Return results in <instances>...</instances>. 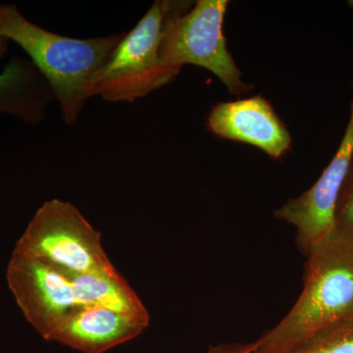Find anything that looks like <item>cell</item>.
Returning a JSON list of instances; mask_svg holds the SVG:
<instances>
[{"instance_id": "1", "label": "cell", "mask_w": 353, "mask_h": 353, "mask_svg": "<svg viewBox=\"0 0 353 353\" xmlns=\"http://www.w3.org/2000/svg\"><path fill=\"white\" fill-rule=\"evenodd\" d=\"M6 280L26 320L46 341L67 317L92 305L114 309L150 326L148 308L119 272L74 274L13 252Z\"/></svg>"}, {"instance_id": "2", "label": "cell", "mask_w": 353, "mask_h": 353, "mask_svg": "<svg viewBox=\"0 0 353 353\" xmlns=\"http://www.w3.org/2000/svg\"><path fill=\"white\" fill-rule=\"evenodd\" d=\"M303 290L252 353H287L323 330L353 319V236L334 231L306 252Z\"/></svg>"}, {"instance_id": "3", "label": "cell", "mask_w": 353, "mask_h": 353, "mask_svg": "<svg viewBox=\"0 0 353 353\" xmlns=\"http://www.w3.org/2000/svg\"><path fill=\"white\" fill-rule=\"evenodd\" d=\"M126 32L92 39H74L48 31L20 12L0 4V34L31 58L52 90L66 125H75L88 99L90 82L106 64Z\"/></svg>"}, {"instance_id": "4", "label": "cell", "mask_w": 353, "mask_h": 353, "mask_svg": "<svg viewBox=\"0 0 353 353\" xmlns=\"http://www.w3.org/2000/svg\"><path fill=\"white\" fill-rule=\"evenodd\" d=\"M227 0L168 1L160 58L168 66L201 67L214 74L230 94L243 95L252 85L243 82L241 70L227 48L223 32Z\"/></svg>"}, {"instance_id": "5", "label": "cell", "mask_w": 353, "mask_h": 353, "mask_svg": "<svg viewBox=\"0 0 353 353\" xmlns=\"http://www.w3.org/2000/svg\"><path fill=\"white\" fill-rule=\"evenodd\" d=\"M14 253L83 275L118 273L102 245V234L68 201L43 202L28 225Z\"/></svg>"}, {"instance_id": "6", "label": "cell", "mask_w": 353, "mask_h": 353, "mask_svg": "<svg viewBox=\"0 0 353 353\" xmlns=\"http://www.w3.org/2000/svg\"><path fill=\"white\" fill-rule=\"evenodd\" d=\"M168 1H155L132 31L126 32L106 64L90 82V97L134 102L171 83L180 68L160 58Z\"/></svg>"}, {"instance_id": "7", "label": "cell", "mask_w": 353, "mask_h": 353, "mask_svg": "<svg viewBox=\"0 0 353 353\" xmlns=\"http://www.w3.org/2000/svg\"><path fill=\"white\" fill-rule=\"evenodd\" d=\"M353 155V99L350 117L336 154L317 182L303 194L290 199L274 212L279 220L296 228L299 248L306 252L336 231V202Z\"/></svg>"}, {"instance_id": "8", "label": "cell", "mask_w": 353, "mask_h": 353, "mask_svg": "<svg viewBox=\"0 0 353 353\" xmlns=\"http://www.w3.org/2000/svg\"><path fill=\"white\" fill-rule=\"evenodd\" d=\"M208 126L216 136L255 146L273 159L284 157L292 145L284 123L260 95L217 104Z\"/></svg>"}, {"instance_id": "9", "label": "cell", "mask_w": 353, "mask_h": 353, "mask_svg": "<svg viewBox=\"0 0 353 353\" xmlns=\"http://www.w3.org/2000/svg\"><path fill=\"white\" fill-rule=\"evenodd\" d=\"M148 326L114 309L92 305L67 317L48 341H57L83 353H105L134 340Z\"/></svg>"}, {"instance_id": "10", "label": "cell", "mask_w": 353, "mask_h": 353, "mask_svg": "<svg viewBox=\"0 0 353 353\" xmlns=\"http://www.w3.org/2000/svg\"><path fill=\"white\" fill-rule=\"evenodd\" d=\"M53 99L50 83L31 60L14 57L0 73V113L36 126Z\"/></svg>"}, {"instance_id": "11", "label": "cell", "mask_w": 353, "mask_h": 353, "mask_svg": "<svg viewBox=\"0 0 353 353\" xmlns=\"http://www.w3.org/2000/svg\"><path fill=\"white\" fill-rule=\"evenodd\" d=\"M287 353H353V319L323 330Z\"/></svg>"}, {"instance_id": "12", "label": "cell", "mask_w": 353, "mask_h": 353, "mask_svg": "<svg viewBox=\"0 0 353 353\" xmlns=\"http://www.w3.org/2000/svg\"><path fill=\"white\" fill-rule=\"evenodd\" d=\"M336 230L353 236V155L334 212Z\"/></svg>"}, {"instance_id": "13", "label": "cell", "mask_w": 353, "mask_h": 353, "mask_svg": "<svg viewBox=\"0 0 353 353\" xmlns=\"http://www.w3.org/2000/svg\"><path fill=\"white\" fill-rule=\"evenodd\" d=\"M254 343H221V345H211L203 353H252Z\"/></svg>"}, {"instance_id": "14", "label": "cell", "mask_w": 353, "mask_h": 353, "mask_svg": "<svg viewBox=\"0 0 353 353\" xmlns=\"http://www.w3.org/2000/svg\"><path fill=\"white\" fill-rule=\"evenodd\" d=\"M8 39L4 38V37H2L1 34H0V60L6 57L7 51H8Z\"/></svg>"}]
</instances>
